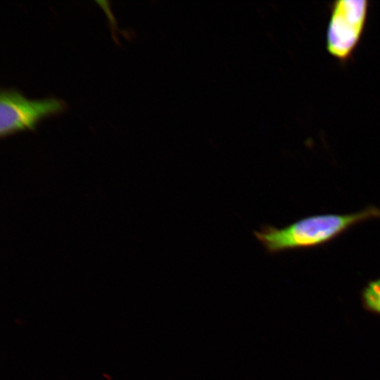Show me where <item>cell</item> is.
<instances>
[{
	"instance_id": "obj_1",
	"label": "cell",
	"mask_w": 380,
	"mask_h": 380,
	"mask_svg": "<svg viewBox=\"0 0 380 380\" xmlns=\"http://www.w3.org/2000/svg\"><path fill=\"white\" fill-rule=\"evenodd\" d=\"M380 218V209L369 207L346 215H318L301 219L281 229L263 226L255 238L270 254L325 243L361 222Z\"/></svg>"
},
{
	"instance_id": "obj_2",
	"label": "cell",
	"mask_w": 380,
	"mask_h": 380,
	"mask_svg": "<svg viewBox=\"0 0 380 380\" xmlns=\"http://www.w3.org/2000/svg\"><path fill=\"white\" fill-rule=\"evenodd\" d=\"M368 8L365 0L332 3L327 30V49L338 61H348L357 46L365 27Z\"/></svg>"
},
{
	"instance_id": "obj_3",
	"label": "cell",
	"mask_w": 380,
	"mask_h": 380,
	"mask_svg": "<svg viewBox=\"0 0 380 380\" xmlns=\"http://www.w3.org/2000/svg\"><path fill=\"white\" fill-rule=\"evenodd\" d=\"M65 103L56 98L30 100L15 89L0 93V135L1 137L32 130L41 120L63 112Z\"/></svg>"
},
{
	"instance_id": "obj_4",
	"label": "cell",
	"mask_w": 380,
	"mask_h": 380,
	"mask_svg": "<svg viewBox=\"0 0 380 380\" xmlns=\"http://www.w3.org/2000/svg\"><path fill=\"white\" fill-rule=\"evenodd\" d=\"M363 308L380 315V278L369 281L361 293Z\"/></svg>"
}]
</instances>
